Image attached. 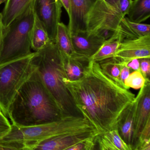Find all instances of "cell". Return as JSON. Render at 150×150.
Masks as SVG:
<instances>
[{
	"mask_svg": "<svg viewBox=\"0 0 150 150\" xmlns=\"http://www.w3.org/2000/svg\"><path fill=\"white\" fill-rule=\"evenodd\" d=\"M67 79L65 84L78 108L100 135L116 129L120 115L135 98L129 90L106 74L98 62L92 61L81 80Z\"/></svg>",
	"mask_w": 150,
	"mask_h": 150,
	"instance_id": "1",
	"label": "cell"
},
{
	"mask_svg": "<svg viewBox=\"0 0 150 150\" xmlns=\"http://www.w3.org/2000/svg\"><path fill=\"white\" fill-rule=\"evenodd\" d=\"M8 118L12 124L18 127L44 125L66 118L36 69L11 103Z\"/></svg>",
	"mask_w": 150,
	"mask_h": 150,
	"instance_id": "2",
	"label": "cell"
},
{
	"mask_svg": "<svg viewBox=\"0 0 150 150\" xmlns=\"http://www.w3.org/2000/svg\"><path fill=\"white\" fill-rule=\"evenodd\" d=\"M32 62L64 117H84L65 84L67 79L62 57L55 42L50 41L34 52Z\"/></svg>",
	"mask_w": 150,
	"mask_h": 150,
	"instance_id": "3",
	"label": "cell"
},
{
	"mask_svg": "<svg viewBox=\"0 0 150 150\" xmlns=\"http://www.w3.org/2000/svg\"><path fill=\"white\" fill-rule=\"evenodd\" d=\"M35 1L4 29L0 47V65L32 53L31 51V37L35 20Z\"/></svg>",
	"mask_w": 150,
	"mask_h": 150,
	"instance_id": "4",
	"label": "cell"
},
{
	"mask_svg": "<svg viewBox=\"0 0 150 150\" xmlns=\"http://www.w3.org/2000/svg\"><path fill=\"white\" fill-rule=\"evenodd\" d=\"M93 129L96 128L85 117H67L33 127H18L11 124L10 132L0 141H17L33 148L41 141L53 136Z\"/></svg>",
	"mask_w": 150,
	"mask_h": 150,
	"instance_id": "5",
	"label": "cell"
},
{
	"mask_svg": "<svg viewBox=\"0 0 150 150\" xmlns=\"http://www.w3.org/2000/svg\"><path fill=\"white\" fill-rule=\"evenodd\" d=\"M119 0H97L87 22L89 32L121 33L126 39L139 38L131 30L119 7Z\"/></svg>",
	"mask_w": 150,
	"mask_h": 150,
	"instance_id": "6",
	"label": "cell"
},
{
	"mask_svg": "<svg viewBox=\"0 0 150 150\" xmlns=\"http://www.w3.org/2000/svg\"><path fill=\"white\" fill-rule=\"evenodd\" d=\"M33 54L0 65V110L7 118L14 97L35 70L32 62Z\"/></svg>",
	"mask_w": 150,
	"mask_h": 150,
	"instance_id": "7",
	"label": "cell"
},
{
	"mask_svg": "<svg viewBox=\"0 0 150 150\" xmlns=\"http://www.w3.org/2000/svg\"><path fill=\"white\" fill-rule=\"evenodd\" d=\"M62 5L60 1L35 0V15L45 30L50 41L55 42L58 24L60 22Z\"/></svg>",
	"mask_w": 150,
	"mask_h": 150,
	"instance_id": "8",
	"label": "cell"
},
{
	"mask_svg": "<svg viewBox=\"0 0 150 150\" xmlns=\"http://www.w3.org/2000/svg\"><path fill=\"white\" fill-rule=\"evenodd\" d=\"M112 58L123 67L135 59H150V35L124 39Z\"/></svg>",
	"mask_w": 150,
	"mask_h": 150,
	"instance_id": "9",
	"label": "cell"
},
{
	"mask_svg": "<svg viewBox=\"0 0 150 150\" xmlns=\"http://www.w3.org/2000/svg\"><path fill=\"white\" fill-rule=\"evenodd\" d=\"M99 135L96 129L56 135L40 142L33 147V150H64L84 140L97 138Z\"/></svg>",
	"mask_w": 150,
	"mask_h": 150,
	"instance_id": "10",
	"label": "cell"
},
{
	"mask_svg": "<svg viewBox=\"0 0 150 150\" xmlns=\"http://www.w3.org/2000/svg\"><path fill=\"white\" fill-rule=\"evenodd\" d=\"M97 0H70V13L68 28L70 33L87 30L90 12Z\"/></svg>",
	"mask_w": 150,
	"mask_h": 150,
	"instance_id": "11",
	"label": "cell"
},
{
	"mask_svg": "<svg viewBox=\"0 0 150 150\" xmlns=\"http://www.w3.org/2000/svg\"><path fill=\"white\" fill-rule=\"evenodd\" d=\"M70 36L74 52L90 58L97 52L105 41L97 33L87 31L71 33Z\"/></svg>",
	"mask_w": 150,
	"mask_h": 150,
	"instance_id": "12",
	"label": "cell"
},
{
	"mask_svg": "<svg viewBox=\"0 0 150 150\" xmlns=\"http://www.w3.org/2000/svg\"><path fill=\"white\" fill-rule=\"evenodd\" d=\"M136 98L137 102L135 120L134 145L144 128L150 120L149 79H146L144 86L140 89Z\"/></svg>",
	"mask_w": 150,
	"mask_h": 150,
	"instance_id": "13",
	"label": "cell"
},
{
	"mask_svg": "<svg viewBox=\"0 0 150 150\" xmlns=\"http://www.w3.org/2000/svg\"><path fill=\"white\" fill-rule=\"evenodd\" d=\"M61 54L67 80L75 82L82 79L90 69V57L75 52L70 55Z\"/></svg>",
	"mask_w": 150,
	"mask_h": 150,
	"instance_id": "14",
	"label": "cell"
},
{
	"mask_svg": "<svg viewBox=\"0 0 150 150\" xmlns=\"http://www.w3.org/2000/svg\"><path fill=\"white\" fill-rule=\"evenodd\" d=\"M136 99L130 104L120 115L117 121L116 129L124 142L134 148V145L135 120Z\"/></svg>",
	"mask_w": 150,
	"mask_h": 150,
	"instance_id": "15",
	"label": "cell"
},
{
	"mask_svg": "<svg viewBox=\"0 0 150 150\" xmlns=\"http://www.w3.org/2000/svg\"><path fill=\"white\" fill-rule=\"evenodd\" d=\"M35 0H6L1 13L4 28L22 15Z\"/></svg>",
	"mask_w": 150,
	"mask_h": 150,
	"instance_id": "16",
	"label": "cell"
},
{
	"mask_svg": "<svg viewBox=\"0 0 150 150\" xmlns=\"http://www.w3.org/2000/svg\"><path fill=\"white\" fill-rule=\"evenodd\" d=\"M126 38L121 33H116L104 42L99 50L90 59L92 61L99 62L113 57L120 44Z\"/></svg>",
	"mask_w": 150,
	"mask_h": 150,
	"instance_id": "17",
	"label": "cell"
},
{
	"mask_svg": "<svg viewBox=\"0 0 150 150\" xmlns=\"http://www.w3.org/2000/svg\"><path fill=\"white\" fill-rule=\"evenodd\" d=\"M97 140L98 144L109 150H133L121 138L116 129L99 135Z\"/></svg>",
	"mask_w": 150,
	"mask_h": 150,
	"instance_id": "18",
	"label": "cell"
},
{
	"mask_svg": "<svg viewBox=\"0 0 150 150\" xmlns=\"http://www.w3.org/2000/svg\"><path fill=\"white\" fill-rule=\"evenodd\" d=\"M127 15L129 20L135 23L147 20L150 16V0L133 1Z\"/></svg>",
	"mask_w": 150,
	"mask_h": 150,
	"instance_id": "19",
	"label": "cell"
},
{
	"mask_svg": "<svg viewBox=\"0 0 150 150\" xmlns=\"http://www.w3.org/2000/svg\"><path fill=\"white\" fill-rule=\"evenodd\" d=\"M55 43L63 54L70 55L75 52L68 28L61 22L59 23L57 27Z\"/></svg>",
	"mask_w": 150,
	"mask_h": 150,
	"instance_id": "20",
	"label": "cell"
},
{
	"mask_svg": "<svg viewBox=\"0 0 150 150\" xmlns=\"http://www.w3.org/2000/svg\"><path fill=\"white\" fill-rule=\"evenodd\" d=\"M50 41L45 30L35 15L31 37V48L37 52L44 48Z\"/></svg>",
	"mask_w": 150,
	"mask_h": 150,
	"instance_id": "21",
	"label": "cell"
},
{
	"mask_svg": "<svg viewBox=\"0 0 150 150\" xmlns=\"http://www.w3.org/2000/svg\"><path fill=\"white\" fill-rule=\"evenodd\" d=\"M99 64L101 69L106 74L122 86L120 77L121 71L123 67L118 61L114 58H112L100 62H99Z\"/></svg>",
	"mask_w": 150,
	"mask_h": 150,
	"instance_id": "22",
	"label": "cell"
},
{
	"mask_svg": "<svg viewBox=\"0 0 150 150\" xmlns=\"http://www.w3.org/2000/svg\"><path fill=\"white\" fill-rule=\"evenodd\" d=\"M147 79L145 78L140 70L134 71L130 74L124 82L126 89L132 88L135 90L141 89L144 86Z\"/></svg>",
	"mask_w": 150,
	"mask_h": 150,
	"instance_id": "23",
	"label": "cell"
},
{
	"mask_svg": "<svg viewBox=\"0 0 150 150\" xmlns=\"http://www.w3.org/2000/svg\"><path fill=\"white\" fill-rule=\"evenodd\" d=\"M127 21L131 30L138 37L150 35L149 24L132 22L127 17Z\"/></svg>",
	"mask_w": 150,
	"mask_h": 150,
	"instance_id": "24",
	"label": "cell"
},
{
	"mask_svg": "<svg viewBox=\"0 0 150 150\" xmlns=\"http://www.w3.org/2000/svg\"><path fill=\"white\" fill-rule=\"evenodd\" d=\"M0 150H33V148L17 141H0Z\"/></svg>",
	"mask_w": 150,
	"mask_h": 150,
	"instance_id": "25",
	"label": "cell"
},
{
	"mask_svg": "<svg viewBox=\"0 0 150 150\" xmlns=\"http://www.w3.org/2000/svg\"><path fill=\"white\" fill-rule=\"evenodd\" d=\"M97 138L84 140L64 150H95Z\"/></svg>",
	"mask_w": 150,
	"mask_h": 150,
	"instance_id": "26",
	"label": "cell"
},
{
	"mask_svg": "<svg viewBox=\"0 0 150 150\" xmlns=\"http://www.w3.org/2000/svg\"><path fill=\"white\" fill-rule=\"evenodd\" d=\"M11 129V124L8 118L0 110V141L5 137Z\"/></svg>",
	"mask_w": 150,
	"mask_h": 150,
	"instance_id": "27",
	"label": "cell"
},
{
	"mask_svg": "<svg viewBox=\"0 0 150 150\" xmlns=\"http://www.w3.org/2000/svg\"><path fill=\"white\" fill-rule=\"evenodd\" d=\"M140 61V70L146 79H150V59H142Z\"/></svg>",
	"mask_w": 150,
	"mask_h": 150,
	"instance_id": "28",
	"label": "cell"
},
{
	"mask_svg": "<svg viewBox=\"0 0 150 150\" xmlns=\"http://www.w3.org/2000/svg\"><path fill=\"white\" fill-rule=\"evenodd\" d=\"M149 141H150V120L148 122L147 124L144 128L136 143L137 142Z\"/></svg>",
	"mask_w": 150,
	"mask_h": 150,
	"instance_id": "29",
	"label": "cell"
},
{
	"mask_svg": "<svg viewBox=\"0 0 150 150\" xmlns=\"http://www.w3.org/2000/svg\"><path fill=\"white\" fill-rule=\"evenodd\" d=\"M133 0H119V7L123 16L127 15L129 10L132 4Z\"/></svg>",
	"mask_w": 150,
	"mask_h": 150,
	"instance_id": "30",
	"label": "cell"
},
{
	"mask_svg": "<svg viewBox=\"0 0 150 150\" xmlns=\"http://www.w3.org/2000/svg\"><path fill=\"white\" fill-rule=\"evenodd\" d=\"M130 69L127 66L123 67L122 68V69L121 71L120 77L121 83L122 86L125 87V88H126V87H125V85H124V82L130 74Z\"/></svg>",
	"mask_w": 150,
	"mask_h": 150,
	"instance_id": "31",
	"label": "cell"
},
{
	"mask_svg": "<svg viewBox=\"0 0 150 150\" xmlns=\"http://www.w3.org/2000/svg\"><path fill=\"white\" fill-rule=\"evenodd\" d=\"M133 150H150V141L137 142Z\"/></svg>",
	"mask_w": 150,
	"mask_h": 150,
	"instance_id": "32",
	"label": "cell"
},
{
	"mask_svg": "<svg viewBox=\"0 0 150 150\" xmlns=\"http://www.w3.org/2000/svg\"><path fill=\"white\" fill-rule=\"evenodd\" d=\"M127 67L134 71L140 70V61L138 59H135L131 61L127 65Z\"/></svg>",
	"mask_w": 150,
	"mask_h": 150,
	"instance_id": "33",
	"label": "cell"
},
{
	"mask_svg": "<svg viewBox=\"0 0 150 150\" xmlns=\"http://www.w3.org/2000/svg\"><path fill=\"white\" fill-rule=\"evenodd\" d=\"M62 5L63 7H64L66 11L68 13V16L70 13V0H60Z\"/></svg>",
	"mask_w": 150,
	"mask_h": 150,
	"instance_id": "34",
	"label": "cell"
},
{
	"mask_svg": "<svg viewBox=\"0 0 150 150\" xmlns=\"http://www.w3.org/2000/svg\"><path fill=\"white\" fill-rule=\"evenodd\" d=\"M4 29V26L3 23L2 16L1 13H0V47H1L2 40Z\"/></svg>",
	"mask_w": 150,
	"mask_h": 150,
	"instance_id": "35",
	"label": "cell"
},
{
	"mask_svg": "<svg viewBox=\"0 0 150 150\" xmlns=\"http://www.w3.org/2000/svg\"><path fill=\"white\" fill-rule=\"evenodd\" d=\"M99 150H109L107 149H106L105 147H104V146L101 145V144H99Z\"/></svg>",
	"mask_w": 150,
	"mask_h": 150,
	"instance_id": "36",
	"label": "cell"
},
{
	"mask_svg": "<svg viewBox=\"0 0 150 150\" xmlns=\"http://www.w3.org/2000/svg\"><path fill=\"white\" fill-rule=\"evenodd\" d=\"M6 0H0V4H1L3 3L4 2H5Z\"/></svg>",
	"mask_w": 150,
	"mask_h": 150,
	"instance_id": "37",
	"label": "cell"
},
{
	"mask_svg": "<svg viewBox=\"0 0 150 150\" xmlns=\"http://www.w3.org/2000/svg\"><path fill=\"white\" fill-rule=\"evenodd\" d=\"M54 1H55V2H58V1H60V0H54Z\"/></svg>",
	"mask_w": 150,
	"mask_h": 150,
	"instance_id": "38",
	"label": "cell"
},
{
	"mask_svg": "<svg viewBox=\"0 0 150 150\" xmlns=\"http://www.w3.org/2000/svg\"><path fill=\"white\" fill-rule=\"evenodd\" d=\"M103 1H105V0H103Z\"/></svg>",
	"mask_w": 150,
	"mask_h": 150,
	"instance_id": "39",
	"label": "cell"
},
{
	"mask_svg": "<svg viewBox=\"0 0 150 150\" xmlns=\"http://www.w3.org/2000/svg\"></svg>",
	"mask_w": 150,
	"mask_h": 150,
	"instance_id": "40",
	"label": "cell"
}]
</instances>
